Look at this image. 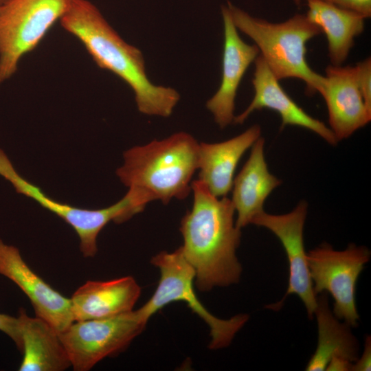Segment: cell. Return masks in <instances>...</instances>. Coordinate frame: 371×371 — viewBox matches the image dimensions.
Wrapping results in <instances>:
<instances>
[{"label": "cell", "mask_w": 371, "mask_h": 371, "mask_svg": "<svg viewBox=\"0 0 371 371\" xmlns=\"http://www.w3.org/2000/svg\"><path fill=\"white\" fill-rule=\"evenodd\" d=\"M193 204L180 222L182 253L192 267L198 289L237 283L242 266L236 256L241 229L234 221L235 210L227 196H214L199 179L191 183Z\"/></svg>", "instance_id": "6da1fadb"}, {"label": "cell", "mask_w": 371, "mask_h": 371, "mask_svg": "<svg viewBox=\"0 0 371 371\" xmlns=\"http://www.w3.org/2000/svg\"><path fill=\"white\" fill-rule=\"evenodd\" d=\"M60 21L83 44L100 68L114 73L131 88L140 113L165 117L172 114L179 93L150 81L142 52L125 42L91 2L71 0Z\"/></svg>", "instance_id": "7a4b0ae2"}, {"label": "cell", "mask_w": 371, "mask_h": 371, "mask_svg": "<svg viewBox=\"0 0 371 371\" xmlns=\"http://www.w3.org/2000/svg\"><path fill=\"white\" fill-rule=\"evenodd\" d=\"M199 148V143L186 132L154 139L126 150L116 175L125 186L138 191L149 202L159 200L168 204L172 199L182 200L191 192Z\"/></svg>", "instance_id": "3957f363"}, {"label": "cell", "mask_w": 371, "mask_h": 371, "mask_svg": "<svg viewBox=\"0 0 371 371\" xmlns=\"http://www.w3.org/2000/svg\"><path fill=\"white\" fill-rule=\"evenodd\" d=\"M227 8L236 28L255 42L278 80L299 78L305 82L307 94L319 93L325 77L314 71L306 58V43L322 32L317 25L301 14L276 23L252 16L230 3Z\"/></svg>", "instance_id": "277c9868"}, {"label": "cell", "mask_w": 371, "mask_h": 371, "mask_svg": "<svg viewBox=\"0 0 371 371\" xmlns=\"http://www.w3.org/2000/svg\"><path fill=\"white\" fill-rule=\"evenodd\" d=\"M0 176L12 184L17 193L34 200L69 225L78 236L80 250L85 258L95 256L98 236L109 222L124 223L145 208L142 202L130 190L115 203L97 210L80 208L56 201L23 178L1 148Z\"/></svg>", "instance_id": "5b68a950"}, {"label": "cell", "mask_w": 371, "mask_h": 371, "mask_svg": "<svg viewBox=\"0 0 371 371\" xmlns=\"http://www.w3.org/2000/svg\"><path fill=\"white\" fill-rule=\"evenodd\" d=\"M151 263L159 269L160 279L152 297L140 308L144 315L149 319L166 304L184 301L209 326L210 349L217 350L229 346L236 333L248 321L249 315L238 314L223 319L211 314L194 293L192 285L194 271L185 258L181 247L173 252L157 254L152 258Z\"/></svg>", "instance_id": "8992f818"}, {"label": "cell", "mask_w": 371, "mask_h": 371, "mask_svg": "<svg viewBox=\"0 0 371 371\" xmlns=\"http://www.w3.org/2000/svg\"><path fill=\"white\" fill-rule=\"evenodd\" d=\"M71 0H8L0 7V85L63 16Z\"/></svg>", "instance_id": "52a82bcc"}, {"label": "cell", "mask_w": 371, "mask_h": 371, "mask_svg": "<svg viewBox=\"0 0 371 371\" xmlns=\"http://www.w3.org/2000/svg\"><path fill=\"white\" fill-rule=\"evenodd\" d=\"M307 258L315 295L330 293L334 300V315L357 327L359 315L355 303L356 284L370 260V250L350 243L344 250L338 251L324 243L307 253Z\"/></svg>", "instance_id": "ba28073f"}, {"label": "cell", "mask_w": 371, "mask_h": 371, "mask_svg": "<svg viewBox=\"0 0 371 371\" xmlns=\"http://www.w3.org/2000/svg\"><path fill=\"white\" fill-rule=\"evenodd\" d=\"M148 319L140 308L112 317L78 321L60 333L75 371H88L105 357L123 350Z\"/></svg>", "instance_id": "9c48e42d"}, {"label": "cell", "mask_w": 371, "mask_h": 371, "mask_svg": "<svg viewBox=\"0 0 371 371\" xmlns=\"http://www.w3.org/2000/svg\"><path fill=\"white\" fill-rule=\"evenodd\" d=\"M308 203L300 201L290 212L271 214L263 211L251 224L271 231L280 241L289 262V284L282 299L267 306L274 311L282 308L286 298L297 295L304 303L309 319H312L317 307L315 295L310 276L307 253L304 243V227L307 215Z\"/></svg>", "instance_id": "30bf717a"}, {"label": "cell", "mask_w": 371, "mask_h": 371, "mask_svg": "<svg viewBox=\"0 0 371 371\" xmlns=\"http://www.w3.org/2000/svg\"><path fill=\"white\" fill-rule=\"evenodd\" d=\"M0 275L12 281L29 298L36 317L50 324L59 333L74 322L70 298L61 295L35 273L19 249L0 238Z\"/></svg>", "instance_id": "8fae6325"}, {"label": "cell", "mask_w": 371, "mask_h": 371, "mask_svg": "<svg viewBox=\"0 0 371 371\" xmlns=\"http://www.w3.org/2000/svg\"><path fill=\"white\" fill-rule=\"evenodd\" d=\"M319 91L328 109L330 128L337 142L351 136L368 124V109L357 81L355 67L328 65Z\"/></svg>", "instance_id": "7c38bea8"}, {"label": "cell", "mask_w": 371, "mask_h": 371, "mask_svg": "<svg viewBox=\"0 0 371 371\" xmlns=\"http://www.w3.org/2000/svg\"><path fill=\"white\" fill-rule=\"evenodd\" d=\"M221 12L224 27L222 79L218 91L207 101L206 107L218 126L225 128L234 122L238 86L260 52L256 45H249L240 37L227 6H223Z\"/></svg>", "instance_id": "4fadbf2b"}, {"label": "cell", "mask_w": 371, "mask_h": 371, "mask_svg": "<svg viewBox=\"0 0 371 371\" xmlns=\"http://www.w3.org/2000/svg\"><path fill=\"white\" fill-rule=\"evenodd\" d=\"M254 63L252 79L254 97L245 110L235 116L233 123L242 124L254 111L266 108L280 115L281 129L288 125L302 127L316 133L329 144L335 146L337 144L329 127L308 115L286 93L260 54Z\"/></svg>", "instance_id": "5bb4252c"}, {"label": "cell", "mask_w": 371, "mask_h": 371, "mask_svg": "<svg viewBox=\"0 0 371 371\" xmlns=\"http://www.w3.org/2000/svg\"><path fill=\"white\" fill-rule=\"evenodd\" d=\"M265 139L261 136L251 146L249 157L234 179L231 201L237 218L236 225L242 229L251 224L264 210L265 202L281 181L268 169L265 157Z\"/></svg>", "instance_id": "9a60e30c"}, {"label": "cell", "mask_w": 371, "mask_h": 371, "mask_svg": "<svg viewBox=\"0 0 371 371\" xmlns=\"http://www.w3.org/2000/svg\"><path fill=\"white\" fill-rule=\"evenodd\" d=\"M141 288L131 276L89 280L70 297L74 322L101 319L132 311Z\"/></svg>", "instance_id": "2e32d148"}, {"label": "cell", "mask_w": 371, "mask_h": 371, "mask_svg": "<svg viewBox=\"0 0 371 371\" xmlns=\"http://www.w3.org/2000/svg\"><path fill=\"white\" fill-rule=\"evenodd\" d=\"M261 136L258 124L241 134L216 143H199V179L218 198L232 190L237 165L244 153Z\"/></svg>", "instance_id": "e0dca14e"}, {"label": "cell", "mask_w": 371, "mask_h": 371, "mask_svg": "<svg viewBox=\"0 0 371 371\" xmlns=\"http://www.w3.org/2000/svg\"><path fill=\"white\" fill-rule=\"evenodd\" d=\"M23 359L20 371H63L71 366L60 333L47 322L19 312Z\"/></svg>", "instance_id": "ac0fdd59"}, {"label": "cell", "mask_w": 371, "mask_h": 371, "mask_svg": "<svg viewBox=\"0 0 371 371\" xmlns=\"http://www.w3.org/2000/svg\"><path fill=\"white\" fill-rule=\"evenodd\" d=\"M314 315L317 323L318 341L305 370H326L329 361L335 358L354 363L359 357L358 340L352 333V327L334 315L329 307L327 293L317 295Z\"/></svg>", "instance_id": "d6986e66"}, {"label": "cell", "mask_w": 371, "mask_h": 371, "mask_svg": "<svg viewBox=\"0 0 371 371\" xmlns=\"http://www.w3.org/2000/svg\"><path fill=\"white\" fill-rule=\"evenodd\" d=\"M306 1V16L326 36L331 65L341 66L354 45L355 38L363 32L366 18L322 0Z\"/></svg>", "instance_id": "ffe728a7"}, {"label": "cell", "mask_w": 371, "mask_h": 371, "mask_svg": "<svg viewBox=\"0 0 371 371\" xmlns=\"http://www.w3.org/2000/svg\"><path fill=\"white\" fill-rule=\"evenodd\" d=\"M355 67L361 94L366 106L371 111V58H367Z\"/></svg>", "instance_id": "44dd1931"}, {"label": "cell", "mask_w": 371, "mask_h": 371, "mask_svg": "<svg viewBox=\"0 0 371 371\" xmlns=\"http://www.w3.org/2000/svg\"><path fill=\"white\" fill-rule=\"evenodd\" d=\"M0 331L8 336L14 342L19 350L21 352L22 338L19 316L12 317L0 313Z\"/></svg>", "instance_id": "7402d4cb"}, {"label": "cell", "mask_w": 371, "mask_h": 371, "mask_svg": "<svg viewBox=\"0 0 371 371\" xmlns=\"http://www.w3.org/2000/svg\"><path fill=\"white\" fill-rule=\"evenodd\" d=\"M337 7L351 10L363 16H371V0H322Z\"/></svg>", "instance_id": "603a6c76"}, {"label": "cell", "mask_w": 371, "mask_h": 371, "mask_svg": "<svg viewBox=\"0 0 371 371\" xmlns=\"http://www.w3.org/2000/svg\"><path fill=\"white\" fill-rule=\"evenodd\" d=\"M367 336L365 339L364 349L361 357H358L352 364V371H368L371 369V339Z\"/></svg>", "instance_id": "cb8c5ba5"}, {"label": "cell", "mask_w": 371, "mask_h": 371, "mask_svg": "<svg viewBox=\"0 0 371 371\" xmlns=\"http://www.w3.org/2000/svg\"><path fill=\"white\" fill-rule=\"evenodd\" d=\"M8 0H0V6L6 3Z\"/></svg>", "instance_id": "d4e9b609"}, {"label": "cell", "mask_w": 371, "mask_h": 371, "mask_svg": "<svg viewBox=\"0 0 371 371\" xmlns=\"http://www.w3.org/2000/svg\"><path fill=\"white\" fill-rule=\"evenodd\" d=\"M294 2L296 5H299L301 3V0H294Z\"/></svg>", "instance_id": "484cf974"}, {"label": "cell", "mask_w": 371, "mask_h": 371, "mask_svg": "<svg viewBox=\"0 0 371 371\" xmlns=\"http://www.w3.org/2000/svg\"><path fill=\"white\" fill-rule=\"evenodd\" d=\"M1 7V6H0Z\"/></svg>", "instance_id": "4316f807"}]
</instances>
